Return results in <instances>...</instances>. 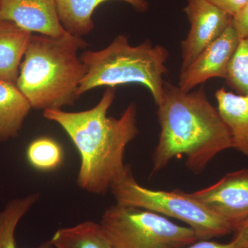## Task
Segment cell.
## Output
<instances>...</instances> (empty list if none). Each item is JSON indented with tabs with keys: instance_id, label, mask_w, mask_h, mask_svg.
I'll return each mask as SVG.
<instances>
[{
	"instance_id": "obj_1",
	"label": "cell",
	"mask_w": 248,
	"mask_h": 248,
	"mask_svg": "<svg viewBox=\"0 0 248 248\" xmlns=\"http://www.w3.org/2000/svg\"><path fill=\"white\" fill-rule=\"evenodd\" d=\"M115 98V88L108 87L97 105L89 110L43 112L44 117L58 124L74 143L80 156L77 184L93 195H106L126 172L125 150L139 134L134 103L119 118L108 116Z\"/></svg>"
},
{
	"instance_id": "obj_2",
	"label": "cell",
	"mask_w": 248,
	"mask_h": 248,
	"mask_svg": "<svg viewBox=\"0 0 248 248\" xmlns=\"http://www.w3.org/2000/svg\"><path fill=\"white\" fill-rule=\"evenodd\" d=\"M157 107L161 131L153 155L154 174L182 156L187 169L200 174L217 155L232 148L231 131L203 88L183 92L179 86L165 83Z\"/></svg>"
},
{
	"instance_id": "obj_3",
	"label": "cell",
	"mask_w": 248,
	"mask_h": 248,
	"mask_svg": "<svg viewBox=\"0 0 248 248\" xmlns=\"http://www.w3.org/2000/svg\"><path fill=\"white\" fill-rule=\"evenodd\" d=\"M87 45L81 37L60 40L40 34L31 36L16 85L32 108L58 110L74 104L86 74L77 52Z\"/></svg>"
},
{
	"instance_id": "obj_4",
	"label": "cell",
	"mask_w": 248,
	"mask_h": 248,
	"mask_svg": "<svg viewBox=\"0 0 248 248\" xmlns=\"http://www.w3.org/2000/svg\"><path fill=\"white\" fill-rule=\"evenodd\" d=\"M86 74L78 91L79 97L99 86L115 88L117 85L141 84L149 90L156 105L164 94V76L169 52L160 45L145 42L131 46L128 37L117 36L107 48L97 51L86 50L79 57Z\"/></svg>"
},
{
	"instance_id": "obj_5",
	"label": "cell",
	"mask_w": 248,
	"mask_h": 248,
	"mask_svg": "<svg viewBox=\"0 0 248 248\" xmlns=\"http://www.w3.org/2000/svg\"><path fill=\"white\" fill-rule=\"evenodd\" d=\"M116 203L144 209L184 222L198 240H210L231 234L234 226L207 208L190 193L179 190H155L141 186L129 166L125 174L110 187Z\"/></svg>"
},
{
	"instance_id": "obj_6",
	"label": "cell",
	"mask_w": 248,
	"mask_h": 248,
	"mask_svg": "<svg viewBox=\"0 0 248 248\" xmlns=\"http://www.w3.org/2000/svg\"><path fill=\"white\" fill-rule=\"evenodd\" d=\"M99 223L114 248H185L198 241L189 227L154 212L117 203L106 209Z\"/></svg>"
},
{
	"instance_id": "obj_7",
	"label": "cell",
	"mask_w": 248,
	"mask_h": 248,
	"mask_svg": "<svg viewBox=\"0 0 248 248\" xmlns=\"http://www.w3.org/2000/svg\"><path fill=\"white\" fill-rule=\"evenodd\" d=\"M190 29L182 43V71L226 31L232 17L206 0H187L184 9Z\"/></svg>"
},
{
	"instance_id": "obj_8",
	"label": "cell",
	"mask_w": 248,
	"mask_h": 248,
	"mask_svg": "<svg viewBox=\"0 0 248 248\" xmlns=\"http://www.w3.org/2000/svg\"><path fill=\"white\" fill-rule=\"evenodd\" d=\"M190 194L234 228L248 217V169L227 173L213 185Z\"/></svg>"
},
{
	"instance_id": "obj_9",
	"label": "cell",
	"mask_w": 248,
	"mask_h": 248,
	"mask_svg": "<svg viewBox=\"0 0 248 248\" xmlns=\"http://www.w3.org/2000/svg\"><path fill=\"white\" fill-rule=\"evenodd\" d=\"M239 42L232 20L222 35L181 72L178 86L179 89L183 92H189L211 78L225 79Z\"/></svg>"
},
{
	"instance_id": "obj_10",
	"label": "cell",
	"mask_w": 248,
	"mask_h": 248,
	"mask_svg": "<svg viewBox=\"0 0 248 248\" xmlns=\"http://www.w3.org/2000/svg\"><path fill=\"white\" fill-rule=\"evenodd\" d=\"M0 19L14 22L31 32L71 40L59 19L55 0H0Z\"/></svg>"
},
{
	"instance_id": "obj_11",
	"label": "cell",
	"mask_w": 248,
	"mask_h": 248,
	"mask_svg": "<svg viewBox=\"0 0 248 248\" xmlns=\"http://www.w3.org/2000/svg\"><path fill=\"white\" fill-rule=\"evenodd\" d=\"M32 32L0 19V79L16 84Z\"/></svg>"
},
{
	"instance_id": "obj_12",
	"label": "cell",
	"mask_w": 248,
	"mask_h": 248,
	"mask_svg": "<svg viewBox=\"0 0 248 248\" xmlns=\"http://www.w3.org/2000/svg\"><path fill=\"white\" fill-rule=\"evenodd\" d=\"M218 112L231 131L232 148L248 157V97L220 89L215 93Z\"/></svg>"
},
{
	"instance_id": "obj_13",
	"label": "cell",
	"mask_w": 248,
	"mask_h": 248,
	"mask_svg": "<svg viewBox=\"0 0 248 248\" xmlns=\"http://www.w3.org/2000/svg\"><path fill=\"white\" fill-rule=\"evenodd\" d=\"M108 0H55L59 19L67 32L78 37L89 34L94 29L92 16L99 5ZM140 11L148 7L146 0H120Z\"/></svg>"
},
{
	"instance_id": "obj_14",
	"label": "cell",
	"mask_w": 248,
	"mask_h": 248,
	"mask_svg": "<svg viewBox=\"0 0 248 248\" xmlns=\"http://www.w3.org/2000/svg\"><path fill=\"white\" fill-rule=\"evenodd\" d=\"M31 108L16 84L0 79V142L17 138Z\"/></svg>"
},
{
	"instance_id": "obj_15",
	"label": "cell",
	"mask_w": 248,
	"mask_h": 248,
	"mask_svg": "<svg viewBox=\"0 0 248 248\" xmlns=\"http://www.w3.org/2000/svg\"><path fill=\"white\" fill-rule=\"evenodd\" d=\"M54 248H114L100 223L86 221L58 229L50 239Z\"/></svg>"
},
{
	"instance_id": "obj_16",
	"label": "cell",
	"mask_w": 248,
	"mask_h": 248,
	"mask_svg": "<svg viewBox=\"0 0 248 248\" xmlns=\"http://www.w3.org/2000/svg\"><path fill=\"white\" fill-rule=\"evenodd\" d=\"M40 193L34 192L13 199L0 210V248H18L16 230L21 219L38 202ZM36 248H54L51 241H45Z\"/></svg>"
},
{
	"instance_id": "obj_17",
	"label": "cell",
	"mask_w": 248,
	"mask_h": 248,
	"mask_svg": "<svg viewBox=\"0 0 248 248\" xmlns=\"http://www.w3.org/2000/svg\"><path fill=\"white\" fill-rule=\"evenodd\" d=\"M27 157L29 164L35 169L53 170L63 161V150L53 139L42 137L36 139L28 146Z\"/></svg>"
},
{
	"instance_id": "obj_18",
	"label": "cell",
	"mask_w": 248,
	"mask_h": 248,
	"mask_svg": "<svg viewBox=\"0 0 248 248\" xmlns=\"http://www.w3.org/2000/svg\"><path fill=\"white\" fill-rule=\"evenodd\" d=\"M225 79L236 94L248 97V38L240 40Z\"/></svg>"
},
{
	"instance_id": "obj_19",
	"label": "cell",
	"mask_w": 248,
	"mask_h": 248,
	"mask_svg": "<svg viewBox=\"0 0 248 248\" xmlns=\"http://www.w3.org/2000/svg\"><path fill=\"white\" fill-rule=\"evenodd\" d=\"M232 24L240 40L248 38V1L232 17Z\"/></svg>"
},
{
	"instance_id": "obj_20",
	"label": "cell",
	"mask_w": 248,
	"mask_h": 248,
	"mask_svg": "<svg viewBox=\"0 0 248 248\" xmlns=\"http://www.w3.org/2000/svg\"><path fill=\"white\" fill-rule=\"evenodd\" d=\"M218 9L234 17L248 0H206Z\"/></svg>"
},
{
	"instance_id": "obj_21",
	"label": "cell",
	"mask_w": 248,
	"mask_h": 248,
	"mask_svg": "<svg viewBox=\"0 0 248 248\" xmlns=\"http://www.w3.org/2000/svg\"><path fill=\"white\" fill-rule=\"evenodd\" d=\"M232 241L235 248H248V217L238 223L234 228Z\"/></svg>"
},
{
	"instance_id": "obj_22",
	"label": "cell",
	"mask_w": 248,
	"mask_h": 248,
	"mask_svg": "<svg viewBox=\"0 0 248 248\" xmlns=\"http://www.w3.org/2000/svg\"><path fill=\"white\" fill-rule=\"evenodd\" d=\"M185 248H235L232 243L221 244L210 240H198Z\"/></svg>"
}]
</instances>
